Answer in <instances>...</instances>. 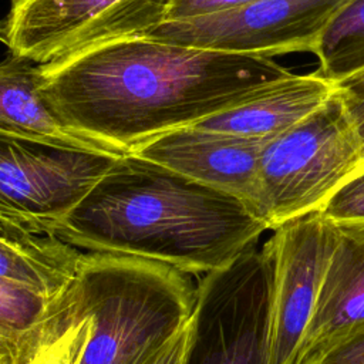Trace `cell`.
<instances>
[{
    "mask_svg": "<svg viewBox=\"0 0 364 364\" xmlns=\"http://www.w3.org/2000/svg\"><path fill=\"white\" fill-rule=\"evenodd\" d=\"M41 92L80 135L127 154L243 104L290 71L272 57L118 38L41 65Z\"/></svg>",
    "mask_w": 364,
    "mask_h": 364,
    "instance_id": "obj_1",
    "label": "cell"
},
{
    "mask_svg": "<svg viewBox=\"0 0 364 364\" xmlns=\"http://www.w3.org/2000/svg\"><path fill=\"white\" fill-rule=\"evenodd\" d=\"M266 222L245 202L136 154L119 155L54 235L87 252L206 274L256 246Z\"/></svg>",
    "mask_w": 364,
    "mask_h": 364,
    "instance_id": "obj_2",
    "label": "cell"
},
{
    "mask_svg": "<svg viewBox=\"0 0 364 364\" xmlns=\"http://www.w3.org/2000/svg\"><path fill=\"white\" fill-rule=\"evenodd\" d=\"M195 293L188 274L169 264L82 252L74 280L48 316L60 323L91 317L80 364H151L188 326Z\"/></svg>",
    "mask_w": 364,
    "mask_h": 364,
    "instance_id": "obj_3",
    "label": "cell"
},
{
    "mask_svg": "<svg viewBox=\"0 0 364 364\" xmlns=\"http://www.w3.org/2000/svg\"><path fill=\"white\" fill-rule=\"evenodd\" d=\"M361 165L360 138L334 90L316 111L262 146L259 182L269 229L318 210Z\"/></svg>",
    "mask_w": 364,
    "mask_h": 364,
    "instance_id": "obj_4",
    "label": "cell"
},
{
    "mask_svg": "<svg viewBox=\"0 0 364 364\" xmlns=\"http://www.w3.org/2000/svg\"><path fill=\"white\" fill-rule=\"evenodd\" d=\"M269 240L200 279L181 364H272Z\"/></svg>",
    "mask_w": 364,
    "mask_h": 364,
    "instance_id": "obj_5",
    "label": "cell"
},
{
    "mask_svg": "<svg viewBox=\"0 0 364 364\" xmlns=\"http://www.w3.org/2000/svg\"><path fill=\"white\" fill-rule=\"evenodd\" d=\"M118 156L0 131V218L54 235Z\"/></svg>",
    "mask_w": 364,
    "mask_h": 364,
    "instance_id": "obj_6",
    "label": "cell"
},
{
    "mask_svg": "<svg viewBox=\"0 0 364 364\" xmlns=\"http://www.w3.org/2000/svg\"><path fill=\"white\" fill-rule=\"evenodd\" d=\"M169 0H11L4 30L11 54L51 64L84 50L144 36L165 21Z\"/></svg>",
    "mask_w": 364,
    "mask_h": 364,
    "instance_id": "obj_7",
    "label": "cell"
},
{
    "mask_svg": "<svg viewBox=\"0 0 364 364\" xmlns=\"http://www.w3.org/2000/svg\"><path fill=\"white\" fill-rule=\"evenodd\" d=\"M346 0H250L232 9L164 21L145 37L206 50L273 57L313 53Z\"/></svg>",
    "mask_w": 364,
    "mask_h": 364,
    "instance_id": "obj_8",
    "label": "cell"
},
{
    "mask_svg": "<svg viewBox=\"0 0 364 364\" xmlns=\"http://www.w3.org/2000/svg\"><path fill=\"white\" fill-rule=\"evenodd\" d=\"M337 240L338 226L318 210L273 229L272 364H297Z\"/></svg>",
    "mask_w": 364,
    "mask_h": 364,
    "instance_id": "obj_9",
    "label": "cell"
},
{
    "mask_svg": "<svg viewBox=\"0 0 364 364\" xmlns=\"http://www.w3.org/2000/svg\"><path fill=\"white\" fill-rule=\"evenodd\" d=\"M264 141L188 125L161 134L131 152L236 196L263 219L259 156Z\"/></svg>",
    "mask_w": 364,
    "mask_h": 364,
    "instance_id": "obj_10",
    "label": "cell"
},
{
    "mask_svg": "<svg viewBox=\"0 0 364 364\" xmlns=\"http://www.w3.org/2000/svg\"><path fill=\"white\" fill-rule=\"evenodd\" d=\"M317 304L297 364H307L337 338L364 321V225H337Z\"/></svg>",
    "mask_w": 364,
    "mask_h": 364,
    "instance_id": "obj_11",
    "label": "cell"
},
{
    "mask_svg": "<svg viewBox=\"0 0 364 364\" xmlns=\"http://www.w3.org/2000/svg\"><path fill=\"white\" fill-rule=\"evenodd\" d=\"M334 81L317 71L272 81L240 105L193 125L255 139H270L316 111L334 94Z\"/></svg>",
    "mask_w": 364,
    "mask_h": 364,
    "instance_id": "obj_12",
    "label": "cell"
},
{
    "mask_svg": "<svg viewBox=\"0 0 364 364\" xmlns=\"http://www.w3.org/2000/svg\"><path fill=\"white\" fill-rule=\"evenodd\" d=\"M81 256L80 249L55 235L0 218V280L55 300L74 280Z\"/></svg>",
    "mask_w": 364,
    "mask_h": 364,
    "instance_id": "obj_13",
    "label": "cell"
},
{
    "mask_svg": "<svg viewBox=\"0 0 364 364\" xmlns=\"http://www.w3.org/2000/svg\"><path fill=\"white\" fill-rule=\"evenodd\" d=\"M43 81L41 64L30 58L11 54L0 63V131L112 152L73 131L58 117L41 92Z\"/></svg>",
    "mask_w": 364,
    "mask_h": 364,
    "instance_id": "obj_14",
    "label": "cell"
},
{
    "mask_svg": "<svg viewBox=\"0 0 364 364\" xmlns=\"http://www.w3.org/2000/svg\"><path fill=\"white\" fill-rule=\"evenodd\" d=\"M313 54L317 73L334 82L364 68V0H346L336 10Z\"/></svg>",
    "mask_w": 364,
    "mask_h": 364,
    "instance_id": "obj_15",
    "label": "cell"
},
{
    "mask_svg": "<svg viewBox=\"0 0 364 364\" xmlns=\"http://www.w3.org/2000/svg\"><path fill=\"white\" fill-rule=\"evenodd\" d=\"M64 324L47 316L16 348L10 364H80L91 334V317Z\"/></svg>",
    "mask_w": 364,
    "mask_h": 364,
    "instance_id": "obj_16",
    "label": "cell"
},
{
    "mask_svg": "<svg viewBox=\"0 0 364 364\" xmlns=\"http://www.w3.org/2000/svg\"><path fill=\"white\" fill-rule=\"evenodd\" d=\"M53 301L0 280V336L17 348L44 321Z\"/></svg>",
    "mask_w": 364,
    "mask_h": 364,
    "instance_id": "obj_17",
    "label": "cell"
},
{
    "mask_svg": "<svg viewBox=\"0 0 364 364\" xmlns=\"http://www.w3.org/2000/svg\"><path fill=\"white\" fill-rule=\"evenodd\" d=\"M318 212L336 225H364V165L338 185Z\"/></svg>",
    "mask_w": 364,
    "mask_h": 364,
    "instance_id": "obj_18",
    "label": "cell"
},
{
    "mask_svg": "<svg viewBox=\"0 0 364 364\" xmlns=\"http://www.w3.org/2000/svg\"><path fill=\"white\" fill-rule=\"evenodd\" d=\"M307 364H364V321L337 338Z\"/></svg>",
    "mask_w": 364,
    "mask_h": 364,
    "instance_id": "obj_19",
    "label": "cell"
},
{
    "mask_svg": "<svg viewBox=\"0 0 364 364\" xmlns=\"http://www.w3.org/2000/svg\"><path fill=\"white\" fill-rule=\"evenodd\" d=\"M334 85L364 151V68L336 81Z\"/></svg>",
    "mask_w": 364,
    "mask_h": 364,
    "instance_id": "obj_20",
    "label": "cell"
},
{
    "mask_svg": "<svg viewBox=\"0 0 364 364\" xmlns=\"http://www.w3.org/2000/svg\"><path fill=\"white\" fill-rule=\"evenodd\" d=\"M250 0H169L165 21L185 20L202 14L222 11Z\"/></svg>",
    "mask_w": 364,
    "mask_h": 364,
    "instance_id": "obj_21",
    "label": "cell"
},
{
    "mask_svg": "<svg viewBox=\"0 0 364 364\" xmlns=\"http://www.w3.org/2000/svg\"><path fill=\"white\" fill-rule=\"evenodd\" d=\"M186 330L188 326L181 330L162 350L161 353L154 358L151 364H181L186 343Z\"/></svg>",
    "mask_w": 364,
    "mask_h": 364,
    "instance_id": "obj_22",
    "label": "cell"
},
{
    "mask_svg": "<svg viewBox=\"0 0 364 364\" xmlns=\"http://www.w3.org/2000/svg\"><path fill=\"white\" fill-rule=\"evenodd\" d=\"M14 351L16 346L0 336V364H10Z\"/></svg>",
    "mask_w": 364,
    "mask_h": 364,
    "instance_id": "obj_23",
    "label": "cell"
},
{
    "mask_svg": "<svg viewBox=\"0 0 364 364\" xmlns=\"http://www.w3.org/2000/svg\"><path fill=\"white\" fill-rule=\"evenodd\" d=\"M0 43H3V44L7 46V34H6L4 26H3V27L0 26Z\"/></svg>",
    "mask_w": 364,
    "mask_h": 364,
    "instance_id": "obj_24",
    "label": "cell"
}]
</instances>
